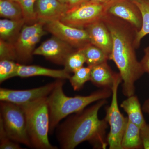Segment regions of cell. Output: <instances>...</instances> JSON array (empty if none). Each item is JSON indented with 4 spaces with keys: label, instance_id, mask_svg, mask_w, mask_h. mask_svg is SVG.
<instances>
[{
    "label": "cell",
    "instance_id": "cell-11",
    "mask_svg": "<svg viewBox=\"0 0 149 149\" xmlns=\"http://www.w3.org/2000/svg\"><path fill=\"white\" fill-rule=\"evenodd\" d=\"M56 82L39 88L25 90L0 89V100L20 105L47 97L53 90Z\"/></svg>",
    "mask_w": 149,
    "mask_h": 149
},
{
    "label": "cell",
    "instance_id": "cell-14",
    "mask_svg": "<svg viewBox=\"0 0 149 149\" xmlns=\"http://www.w3.org/2000/svg\"><path fill=\"white\" fill-rule=\"evenodd\" d=\"M91 44L101 49L109 57L112 50V38L109 29L102 19L86 27Z\"/></svg>",
    "mask_w": 149,
    "mask_h": 149
},
{
    "label": "cell",
    "instance_id": "cell-36",
    "mask_svg": "<svg viewBox=\"0 0 149 149\" xmlns=\"http://www.w3.org/2000/svg\"><path fill=\"white\" fill-rule=\"evenodd\" d=\"M12 1H17V0H12Z\"/></svg>",
    "mask_w": 149,
    "mask_h": 149
},
{
    "label": "cell",
    "instance_id": "cell-22",
    "mask_svg": "<svg viewBox=\"0 0 149 149\" xmlns=\"http://www.w3.org/2000/svg\"><path fill=\"white\" fill-rule=\"evenodd\" d=\"M132 1L139 7L143 19L142 27L137 32L135 40V45L137 49L140 45L141 40L149 34V2L145 1Z\"/></svg>",
    "mask_w": 149,
    "mask_h": 149
},
{
    "label": "cell",
    "instance_id": "cell-24",
    "mask_svg": "<svg viewBox=\"0 0 149 149\" xmlns=\"http://www.w3.org/2000/svg\"><path fill=\"white\" fill-rule=\"evenodd\" d=\"M86 63V59L81 49H77L71 53L67 58L64 64L65 70L69 73H73L83 66Z\"/></svg>",
    "mask_w": 149,
    "mask_h": 149
},
{
    "label": "cell",
    "instance_id": "cell-16",
    "mask_svg": "<svg viewBox=\"0 0 149 149\" xmlns=\"http://www.w3.org/2000/svg\"><path fill=\"white\" fill-rule=\"evenodd\" d=\"M119 73L112 70L107 62L91 67V83L96 87L111 89Z\"/></svg>",
    "mask_w": 149,
    "mask_h": 149
},
{
    "label": "cell",
    "instance_id": "cell-9",
    "mask_svg": "<svg viewBox=\"0 0 149 149\" xmlns=\"http://www.w3.org/2000/svg\"><path fill=\"white\" fill-rule=\"evenodd\" d=\"M45 29L76 49H82L91 43L86 29L70 26L60 20L47 22L45 24Z\"/></svg>",
    "mask_w": 149,
    "mask_h": 149
},
{
    "label": "cell",
    "instance_id": "cell-3",
    "mask_svg": "<svg viewBox=\"0 0 149 149\" xmlns=\"http://www.w3.org/2000/svg\"><path fill=\"white\" fill-rule=\"evenodd\" d=\"M64 80L55 81L53 90L47 97L50 116L49 133L52 134L61 120L70 114L83 110L91 104L111 97V89L102 88L88 96H67L63 91Z\"/></svg>",
    "mask_w": 149,
    "mask_h": 149
},
{
    "label": "cell",
    "instance_id": "cell-21",
    "mask_svg": "<svg viewBox=\"0 0 149 149\" xmlns=\"http://www.w3.org/2000/svg\"><path fill=\"white\" fill-rule=\"evenodd\" d=\"M86 59L88 66L92 67L101 64L109 60V57L104 51L90 43L81 49Z\"/></svg>",
    "mask_w": 149,
    "mask_h": 149
},
{
    "label": "cell",
    "instance_id": "cell-4",
    "mask_svg": "<svg viewBox=\"0 0 149 149\" xmlns=\"http://www.w3.org/2000/svg\"><path fill=\"white\" fill-rule=\"evenodd\" d=\"M47 97L19 105L25 114L27 133L32 148L58 149L49 141L50 116Z\"/></svg>",
    "mask_w": 149,
    "mask_h": 149
},
{
    "label": "cell",
    "instance_id": "cell-27",
    "mask_svg": "<svg viewBox=\"0 0 149 149\" xmlns=\"http://www.w3.org/2000/svg\"><path fill=\"white\" fill-rule=\"evenodd\" d=\"M0 59L17 60V55L14 43L0 39Z\"/></svg>",
    "mask_w": 149,
    "mask_h": 149
},
{
    "label": "cell",
    "instance_id": "cell-1",
    "mask_svg": "<svg viewBox=\"0 0 149 149\" xmlns=\"http://www.w3.org/2000/svg\"><path fill=\"white\" fill-rule=\"evenodd\" d=\"M102 19L112 38L109 60L114 62L119 70L123 93L127 97L133 95L135 83L145 73L136 55L135 40L138 31L128 22L107 13Z\"/></svg>",
    "mask_w": 149,
    "mask_h": 149
},
{
    "label": "cell",
    "instance_id": "cell-8",
    "mask_svg": "<svg viewBox=\"0 0 149 149\" xmlns=\"http://www.w3.org/2000/svg\"><path fill=\"white\" fill-rule=\"evenodd\" d=\"M44 22H37L32 24H24L14 45L17 59L21 63H27L32 60L35 47L44 35L47 34Z\"/></svg>",
    "mask_w": 149,
    "mask_h": 149
},
{
    "label": "cell",
    "instance_id": "cell-6",
    "mask_svg": "<svg viewBox=\"0 0 149 149\" xmlns=\"http://www.w3.org/2000/svg\"><path fill=\"white\" fill-rule=\"evenodd\" d=\"M122 82V79L119 73L111 89V103L106 109V115L104 118L110 126V131L107 137L109 149H122L121 140L127 117L123 116L118 105V87Z\"/></svg>",
    "mask_w": 149,
    "mask_h": 149
},
{
    "label": "cell",
    "instance_id": "cell-31",
    "mask_svg": "<svg viewBox=\"0 0 149 149\" xmlns=\"http://www.w3.org/2000/svg\"><path fill=\"white\" fill-rule=\"evenodd\" d=\"M90 1L91 0H68L66 5L68 10L77 7Z\"/></svg>",
    "mask_w": 149,
    "mask_h": 149
},
{
    "label": "cell",
    "instance_id": "cell-13",
    "mask_svg": "<svg viewBox=\"0 0 149 149\" xmlns=\"http://www.w3.org/2000/svg\"><path fill=\"white\" fill-rule=\"evenodd\" d=\"M68 10L66 4L58 0H37L35 5L37 21L46 24L49 22L60 20Z\"/></svg>",
    "mask_w": 149,
    "mask_h": 149
},
{
    "label": "cell",
    "instance_id": "cell-33",
    "mask_svg": "<svg viewBox=\"0 0 149 149\" xmlns=\"http://www.w3.org/2000/svg\"><path fill=\"white\" fill-rule=\"evenodd\" d=\"M92 1L94 2L100 3L104 4H107L109 3L112 0H91Z\"/></svg>",
    "mask_w": 149,
    "mask_h": 149
},
{
    "label": "cell",
    "instance_id": "cell-25",
    "mask_svg": "<svg viewBox=\"0 0 149 149\" xmlns=\"http://www.w3.org/2000/svg\"><path fill=\"white\" fill-rule=\"evenodd\" d=\"M19 63L10 60H1L0 61V83L15 77Z\"/></svg>",
    "mask_w": 149,
    "mask_h": 149
},
{
    "label": "cell",
    "instance_id": "cell-19",
    "mask_svg": "<svg viewBox=\"0 0 149 149\" xmlns=\"http://www.w3.org/2000/svg\"><path fill=\"white\" fill-rule=\"evenodd\" d=\"M24 19L15 20L7 19L0 20V37L1 39L14 43L25 24Z\"/></svg>",
    "mask_w": 149,
    "mask_h": 149
},
{
    "label": "cell",
    "instance_id": "cell-32",
    "mask_svg": "<svg viewBox=\"0 0 149 149\" xmlns=\"http://www.w3.org/2000/svg\"><path fill=\"white\" fill-rule=\"evenodd\" d=\"M142 109L144 112L149 115V99H147L144 102Z\"/></svg>",
    "mask_w": 149,
    "mask_h": 149
},
{
    "label": "cell",
    "instance_id": "cell-17",
    "mask_svg": "<svg viewBox=\"0 0 149 149\" xmlns=\"http://www.w3.org/2000/svg\"><path fill=\"white\" fill-rule=\"evenodd\" d=\"M120 106L127 113L128 120L140 128L146 123L139 99L135 95L127 97L122 102Z\"/></svg>",
    "mask_w": 149,
    "mask_h": 149
},
{
    "label": "cell",
    "instance_id": "cell-28",
    "mask_svg": "<svg viewBox=\"0 0 149 149\" xmlns=\"http://www.w3.org/2000/svg\"><path fill=\"white\" fill-rule=\"evenodd\" d=\"M0 149H22L19 143L13 141L8 136L1 120H0Z\"/></svg>",
    "mask_w": 149,
    "mask_h": 149
},
{
    "label": "cell",
    "instance_id": "cell-12",
    "mask_svg": "<svg viewBox=\"0 0 149 149\" xmlns=\"http://www.w3.org/2000/svg\"><path fill=\"white\" fill-rule=\"evenodd\" d=\"M107 13L128 22L138 32L142 27V14L132 0H112L107 4Z\"/></svg>",
    "mask_w": 149,
    "mask_h": 149
},
{
    "label": "cell",
    "instance_id": "cell-20",
    "mask_svg": "<svg viewBox=\"0 0 149 149\" xmlns=\"http://www.w3.org/2000/svg\"><path fill=\"white\" fill-rule=\"evenodd\" d=\"M0 15L3 18L12 20L24 19L19 3L12 0H0Z\"/></svg>",
    "mask_w": 149,
    "mask_h": 149
},
{
    "label": "cell",
    "instance_id": "cell-2",
    "mask_svg": "<svg viewBox=\"0 0 149 149\" xmlns=\"http://www.w3.org/2000/svg\"><path fill=\"white\" fill-rule=\"evenodd\" d=\"M107 103L106 100L97 102L95 104L73 113L60 125L57 138L62 149H73L85 141L95 149H106V136L108 127L105 118L99 119L98 113Z\"/></svg>",
    "mask_w": 149,
    "mask_h": 149
},
{
    "label": "cell",
    "instance_id": "cell-35",
    "mask_svg": "<svg viewBox=\"0 0 149 149\" xmlns=\"http://www.w3.org/2000/svg\"><path fill=\"white\" fill-rule=\"evenodd\" d=\"M133 1H145L149 2V0H133Z\"/></svg>",
    "mask_w": 149,
    "mask_h": 149
},
{
    "label": "cell",
    "instance_id": "cell-26",
    "mask_svg": "<svg viewBox=\"0 0 149 149\" xmlns=\"http://www.w3.org/2000/svg\"><path fill=\"white\" fill-rule=\"evenodd\" d=\"M37 0H17L22 9L25 23L37 22L35 5Z\"/></svg>",
    "mask_w": 149,
    "mask_h": 149
},
{
    "label": "cell",
    "instance_id": "cell-29",
    "mask_svg": "<svg viewBox=\"0 0 149 149\" xmlns=\"http://www.w3.org/2000/svg\"><path fill=\"white\" fill-rule=\"evenodd\" d=\"M141 136L143 148L149 149V124L146 123L141 127Z\"/></svg>",
    "mask_w": 149,
    "mask_h": 149
},
{
    "label": "cell",
    "instance_id": "cell-23",
    "mask_svg": "<svg viewBox=\"0 0 149 149\" xmlns=\"http://www.w3.org/2000/svg\"><path fill=\"white\" fill-rule=\"evenodd\" d=\"M91 67H82L76 71L69 79L74 91H79L83 88L85 83L91 80Z\"/></svg>",
    "mask_w": 149,
    "mask_h": 149
},
{
    "label": "cell",
    "instance_id": "cell-7",
    "mask_svg": "<svg viewBox=\"0 0 149 149\" xmlns=\"http://www.w3.org/2000/svg\"><path fill=\"white\" fill-rule=\"evenodd\" d=\"M107 4L90 1L68 10L60 20L70 26L85 29L90 24L102 19L106 15Z\"/></svg>",
    "mask_w": 149,
    "mask_h": 149
},
{
    "label": "cell",
    "instance_id": "cell-30",
    "mask_svg": "<svg viewBox=\"0 0 149 149\" xmlns=\"http://www.w3.org/2000/svg\"><path fill=\"white\" fill-rule=\"evenodd\" d=\"M144 55L141 62L144 72L149 74V46L144 49Z\"/></svg>",
    "mask_w": 149,
    "mask_h": 149
},
{
    "label": "cell",
    "instance_id": "cell-5",
    "mask_svg": "<svg viewBox=\"0 0 149 149\" xmlns=\"http://www.w3.org/2000/svg\"><path fill=\"white\" fill-rule=\"evenodd\" d=\"M0 120L8 136L13 141L32 148L27 133L26 117L20 106L1 101Z\"/></svg>",
    "mask_w": 149,
    "mask_h": 149
},
{
    "label": "cell",
    "instance_id": "cell-10",
    "mask_svg": "<svg viewBox=\"0 0 149 149\" xmlns=\"http://www.w3.org/2000/svg\"><path fill=\"white\" fill-rule=\"evenodd\" d=\"M76 50L68 43L53 35L36 48L33 55L43 56L56 64L63 65L67 57Z\"/></svg>",
    "mask_w": 149,
    "mask_h": 149
},
{
    "label": "cell",
    "instance_id": "cell-18",
    "mask_svg": "<svg viewBox=\"0 0 149 149\" xmlns=\"http://www.w3.org/2000/svg\"><path fill=\"white\" fill-rule=\"evenodd\" d=\"M122 149H143L141 136V128L128 120L121 140Z\"/></svg>",
    "mask_w": 149,
    "mask_h": 149
},
{
    "label": "cell",
    "instance_id": "cell-34",
    "mask_svg": "<svg viewBox=\"0 0 149 149\" xmlns=\"http://www.w3.org/2000/svg\"><path fill=\"white\" fill-rule=\"evenodd\" d=\"M58 1H59L61 3H62L66 4L68 2V0H58Z\"/></svg>",
    "mask_w": 149,
    "mask_h": 149
},
{
    "label": "cell",
    "instance_id": "cell-15",
    "mask_svg": "<svg viewBox=\"0 0 149 149\" xmlns=\"http://www.w3.org/2000/svg\"><path fill=\"white\" fill-rule=\"evenodd\" d=\"M37 76H47L64 80L69 79L71 75L64 69H50L39 65H25L19 63L15 77L27 78Z\"/></svg>",
    "mask_w": 149,
    "mask_h": 149
}]
</instances>
